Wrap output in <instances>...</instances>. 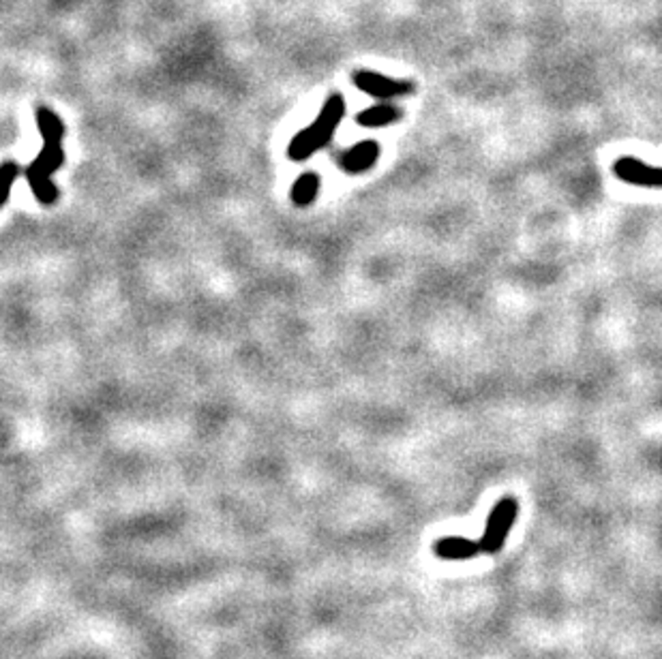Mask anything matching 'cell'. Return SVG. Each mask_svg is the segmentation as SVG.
I'll return each mask as SVG.
<instances>
[{
    "instance_id": "1",
    "label": "cell",
    "mask_w": 662,
    "mask_h": 659,
    "mask_svg": "<svg viewBox=\"0 0 662 659\" xmlns=\"http://www.w3.org/2000/svg\"><path fill=\"white\" fill-rule=\"evenodd\" d=\"M345 116V99L341 92H333L324 101L322 109H319L318 118L313 120L311 126L296 133L294 140L288 146V157L292 160H307L311 159L318 151L328 146L333 140L336 126L341 125Z\"/></svg>"
},
{
    "instance_id": "2",
    "label": "cell",
    "mask_w": 662,
    "mask_h": 659,
    "mask_svg": "<svg viewBox=\"0 0 662 659\" xmlns=\"http://www.w3.org/2000/svg\"><path fill=\"white\" fill-rule=\"evenodd\" d=\"M517 516H518V501L515 497H501V499L493 506V509H491L487 525H484V533L478 540L483 552H487V555H498L501 548H504L506 540H509V533L512 525L517 523Z\"/></svg>"
},
{
    "instance_id": "3",
    "label": "cell",
    "mask_w": 662,
    "mask_h": 659,
    "mask_svg": "<svg viewBox=\"0 0 662 659\" xmlns=\"http://www.w3.org/2000/svg\"><path fill=\"white\" fill-rule=\"evenodd\" d=\"M352 84L378 101H390V99L407 97L414 92V82L395 80V77L382 75L371 69H356L352 74Z\"/></svg>"
},
{
    "instance_id": "4",
    "label": "cell",
    "mask_w": 662,
    "mask_h": 659,
    "mask_svg": "<svg viewBox=\"0 0 662 659\" xmlns=\"http://www.w3.org/2000/svg\"><path fill=\"white\" fill-rule=\"evenodd\" d=\"M611 171L624 185L639 188H662V168L645 163V160L632 157V154L615 159V163L611 165Z\"/></svg>"
},
{
    "instance_id": "5",
    "label": "cell",
    "mask_w": 662,
    "mask_h": 659,
    "mask_svg": "<svg viewBox=\"0 0 662 659\" xmlns=\"http://www.w3.org/2000/svg\"><path fill=\"white\" fill-rule=\"evenodd\" d=\"M379 154H382V148L375 140H365V142H358L356 146H352L350 151H345L341 154L339 165L345 174L350 176H358V174H365V171L373 169L378 165Z\"/></svg>"
},
{
    "instance_id": "6",
    "label": "cell",
    "mask_w": 662,
    "mask_h": 659,
    "mask_svg": "<svg viewBox=\"0 0 662 659\" xmlns=\"http://www.w3.org/2000/svg\"><path fill=\"white\" fill-rule=\"evenodd\" d=\"M478 552H483L480 542L461 535L441 537L433 546V555L441 559V561H467V559L476 557Z\"/></svg>"
},
{
    "instance_id": "7",
    "label": "cell",
    "mask_w": 662,
    "mask_h": 659,
    "mask_svg": "<svg viewBox=\"0 0 662 659\" xmlns=\"http://www.w3.org/2000/svg\"><path fill=\"white\" fill-rule=\"evenodd\" d=\"M401 118H404V109L388 101H382L362 109V112L356 116V123L365 126V129H384V126L396 125Z\"/></svg>"
},
{
    "instance_id": "8",
    "label": "cell",
    "mask_w": 662,
    "mask_h": 659,
    "mask_svg": "<svg viewBox=\"0 0 662 659\" xmlns=\"http://www.w3.org/2000/svg\"><path fill=\"white\" fill-rule=\"evenodd\" d=\"M24 176H26V180H29V185L32 188V195L37 197V202H41L43 206H52V204L57 202L58 188H57V185H54L52 176L43 174V171L32 168V165L26 168Z\"/></svg>"
},
{
    "instance_id": "9",
    "label": "cell",
    "mask_w": 662,
    "mask_h": 659,
    "mask_svg": "<svg viewBox=\"0 0 662 659\" xmlns=\"http://www.w3.org/2000/svg\"><path fill=\"white\" fill-rule=\"evenodd\" d=\"M319 185H322V182H319V176L316 174V171H305V174L294 182V186H292V193H290L292 202L301 208L311 206L319 193Z\"/></svg>"
},
{
    "instance_id": "10",
    "label": "cell",
    "mask_w": 662,
    "mask_h": 659,
    "mask_svg": "<svg viewBox=\"0 0 662 659\" xmlns=\"http://www.w3.org/2000/svg\"><path fill=\"white\" fill-rule=\"evenodd\" d=\"M37 126L46 143H63L65 125L58 118V114H54L49 108L37 109Z\"/></svg>"
},
{
    "instance_id": "11",
    "label": "cell",
    "mask_w": 662,
    "mask_h": 659,
    "mask_svg": "<svg viewBox=\"0 0 662 659\" xmlns=\"http://www.w3.org/2000/svg\"><path fill=\"white\" fill-rule=\"evenodd\" d=\"M65 163V151H63V143H46L43 151L37 154V159L32 160V168H37L43 174L52 176L54 171L63 168Z\"/></svg>"
},
{
    "instance_id": "12",
    "label": "cell",
    "mask_w": 662,
    "mask_h": 659,
    "mask_svg": "<svg viewBox=\"0 0 662 659\" xmlns=\"http://www.w3.org/2000/svg\"><path fill=\"white\" fill-rule=\"evenodd\" d=\"M20 174H22L20 165L13 163V160H4V163L0 165V208L7 204L11 188H13L15 180L20 178Z\"/></svg>"
}]
</instances>
